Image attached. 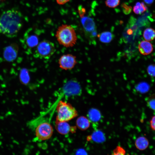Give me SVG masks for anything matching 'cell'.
Returning <instances> with one entry per match:
<instances>
[{
	"label": "cell",
	"mask_w": 155,
	"mask_h": 155,
	"mask_svg": "<svg viewBox=\"0 0 155 155\" xmlns=\"http://www.w3.org/2000/svg\"><path fill=\"white\" fill-rule=\"evenodd\" d=\"M88 138L89 140H92L97 143H102L106 140V137L104 133L101 130L97 129L94 131L92 135Z\"/></svg>",
	"instance_id": "4fadbf2b"
},
{
	"label": "cell",
	"mask_w": 155,
	"mask_h": 155,
	"mask_svg": "<svg viewBox=\"0 0 155 155\" xmlns=\"http://www.w3.org/2000/svg\"><path fill=\"white\" fill-rule=\"evenodd\" d=\"M143 36L146 41L153 40L155 38V30L152 28H147L144 30Z\"/></svg>",
	"instance_id": "ac0fdd59"
},
{
	"label": "cell",
	"mask_w": 155,
	"mask_h": 155,
	"mask_svg": "<svg viewBox=\"0 0 155 155\" xmlns=\"http://www.w3.org/2000/svg\"><path fill=\"white\" fill-rule=\"evenodd\" d=\"M121 7L123 13L126 15L129 14L132 11V8L131 7L127 5L125 3H123L122 4Z\"/></svg>",
	"instance_id": "d4e9b609"
},
{
	"label": "cell",
	"mask_w": 155,
	"mask_h": 155,
	"mask_svg": "<svg viewBox=\"0 0 155 155\" xmlns=\"http://www.w3.org/2000/svg\"><path fill=\"white\" fill-rule=\"evenodd\" d=\"M21 13L13 9L3 12L0 16V33L6 36H16L22 25Z\"/></svg>",
	"instance_id": "6da1fadb"
},
{
	"label": "cell",
	"mask_w": 155,
	"mask_h": 155,
	"mask_svg": "<svg viewBox=\"0 0 155 155\" xmlns=\"http://www.w3.org/2000/svg\"><path fill=\"white\" fill-rule=\"evenodd\" d=\"M135 88L136 90L140 93H144L149 90L150 86L148 83L145 82H142L138 84Z\"/></svg>",
	"instance_id": "ffe728a7"
},
{
	"label": "cell",
	"mask_w": 155,
	"mask_h": 155,
	"mask_svg": "<svg viewBox=\"0 0 155 155\" xmlns=\"http://www.w3.org/2000/svg\"><path fill=\"white\" fill-rule=\"evenodd\" d=\"M147 9L146 6L143 2H137L133 8V12L137 14H141L146 11Z\"/></svg>",
	"instance_id": "d6986e66"
},
{
	"label": "cell",
	"mask_w": 155,
	"mask_h": 155,
	"mask_svg": "<svg viewBox=\"0 0 155 155\" xmlns=\"http://www.w3.org/2000/svg\"><path fill=\"white\" fill-rule=\"evenodd\" d=\"M34 130L36 138L40 140L50 139L53 133V129L51 125L46 121L39 124Z\"/></svg>",
	"instance_id": "8992f818"
},
{
	"label": "cell",
	"mask_w": 155,
	"mask_h": 155,
	"mask_svg": "<svg viewBox=\"0 0 155 155\" xmlns=\"http://www.w3.org/2000/svg\"><path fill=\"white\" fill-rule=\"evenodd\" d=\"M113 153V155H123L125 154L126 151L122 147L120 146H117L114 150Z\"/></svg>",
	"instance_id": "cb8c5ba5"
},
{
	"label": "cell",
	"mask_w": 155,
	"mask_h": 155,
	"mask_svg": "<svg viewBox=\"0 0 155 155\" xmlns=\"http://www.w3.org/2000/svg\"><path fill=\"white\" fill-rule=\"evenodd\" d=\"M55 37L59 43L66 48L73 47L77 40L74 29L71 26L67 24H62L58 27Z\"/></svg>",
	"instance_id": "7a4b0ae2"
},
{
	"label": "cell",
	"mask_w": 155,
	"mask_h": 155,
	"mask_svg": "<svg viewBox=\"0 0 155 155\" xmlns=\"http://www.w3.org/2000/svg\"><path fill=\"white\" fill-rule=\"evenodd\" d=\"M77 127L81 130L84 131L87 129L90 125V122L88 119L84 116L78 117L76 121Z\"/></svg>",
	"instance_id": "5bb4252c"
},
{
	"label": "cell",
	"mask_w": 155,
	"mask_h": 155,
	"mask_svg": "<svg viewBox=\"0 0 155 155\" xmlns=\"http://www.w3.org/2000/svg\"><path fill=\"white\" fill-rule=\"evenodd\" d=\"M120 0H106L105 3L106 5L111 8H115L119 4Z\"/></svg>",
	"instance_id": "603a6c76"
},
{
	"label": "cell",
	"mask_w": 155,
	"mask_h": 155,
	"mask_svg": "<svg viewBox=\"0 0 155 155\" xmlns=\"http://www.w3.org/2000/svg\"><path fill=\"white\" fill-rule=\"evenodd\" d=\"M78 12L80 17L82 18L84 16L86 12V10L82 5H80L78 8Z\"/></svg>",
	"instance_id": "4316f807"
},
{
	"label": "cell",
	"mask_w": 155,
	"mask_h": 155,
	"mask_svg": "<svg viewBox=\"0 0 155 155\" xmlns=\"http://www.w3.org/2000/svg\"><path fill=\"white\" fill-rule=\"evenodd\" d=\"M57 121L67 122L76 117L78 113L75 108L69 103L61 100L57 107Z\"/></svg>",
	"instance_id": "3957f363"
},
{
	"label": "cell",
	"mask_w": 155,
	"mask_h": 155,
	"mask_svg": "<svg viewBox=\"0 0 155 155\" xmlns=\"http://www.w3.org/2000/svg\"><path fill=\"white\" fill-rule=\"evenodd\" d=\"M20 80L24 84H27L29 81V76L27 70L24 69L22 70L20 74Z\"/></svg>",
	"instance_id": "44dd1931"
},
{
	"label": "cell",
	"mask_w": 155,
	"mask_h": 155,
	"mask_svg": "<svg viewBox=\"0 0 155 155\" xmlns=\"http://www.w3.org/2000/svg\"><path fill=\"white\" fill-rule=\"evenodd\" d=\"M55 127L58 132L62 135L68 133L71 130V127L67 121H56Z\"/></svg>",
	"instance_id": "7c38bea8"
},
{
	"label": "cell",
	"mask_w": 155,
	"mask_h": 155,
	"mask_svg": "<svg viewBox=\"0 0 155 155\" xmlns=\"http://www.w3.org/2000/svg\"><path fill=\"white\" fill-rule=\"evenodd\" d=\"M18 46L13 43L6 47L4 50L3 56L5 59L9 62L15 60L18 54Z\"/></svg>",
	"instance_id": "ba28073f"
},
{
	"label": "cell",
	"mask_w": 155,
	"mask_h": 155,
	"mask_svg": "<svg viewBox=\"0 0 155 155\" xmlns=\"http://www.w3.org/2000/svg\"><path fill=\"white\" fill-rule=\"evenodd\" d=\"M63 95L67 96L80 95L82 89L79 83L75 80H69L65 83L61 88Z\"/></svg>",
	"instance_id": "5b68a950"
},
{
	"label": "cell",
	"mask_w": 155,
	"mask_h": 155,
	"mask_svg": "<svg viewBox=\"0 0 155 155\" xmlns=\"http://www.w3.org/2000/svg\"><path fill=\"white\" fill-rule=\"evenodd\" d=\"M88 116L90 121L93 122H97L101 119V114L98 110L92 108L88 111Z\"/></svg>",
	"instance_id": "9a60e30c"
},
{
	"label": "cell",
	"mask_w": 155,
	"mask_h": 155,
	"mask_svg": "<svg viewBox=\"0 0 155 155\" xmlns=\"http://www.w3.org/2000/svg\"><path fill=\"white\" fill-rule=\"evenodd\" d=\"M145 3L148 5H150L152 4L154 0H143Z\"/></svg>",
	"instance_id": "f546056e"
},
{
	"label": "cell",
	"mask_w": 155,
	"mask_h": 155,
	"mask_svg": "<svg viewBox=\"0 0 155 155\" xmlns=\"http://www.w3.org/2000/svg\"><path fill=\"white\" fill-rule=\"evenodd\" d=\"M29 32L27 31L25 35L26 43L30 48L36 47L39 43L38 36L35 34L30 33Z\"/></svg>",
	"instance_id": "30bf717a"
},
{
	"label": "cell",
	"mask_w": 155,
	"mask_h": 155,
	"mask_svg": "<svg viewBox=\"0 0 155 155\" xmlns=\"http://www.w3.org/2000/svg\"><path fill=\"white\" fill-rule=\"evenodd\" d=\"M150 126L152 129L155 131V115L153 116L150 121Z\"/></svg>",
	"instance_id": "83f0119b"
},
{
	"label": "cell",
	"mask_w": 155,
	"mask_h": 155,
	"mask_svg": "<svg viewBox=\"0 0 155 155\" xmlns=\"http://www.w3.org/2000/svg\"><path fill=\"white\" fill-rule=\"evenodd\" d=\"M149 144V142L148 139L144 136L138 137L135 142V145L136 148L140 150H143L146 149Z\"/></svg>",
	"instance_id": "2e32d148"
},
{
	"label": "cell",
	"mask_w": 155,
	"mask_h": 155,
	"mask_svg": "<svg viewBox=\"0 0 155 155\" xmlns=\"http://www.w3.org/2000/svg\"><path fill=\"white\" fill-rule=\"evenodd\" d=\"M126 33L128 35H131L133 33V31L131 29H127Z\"/></svg>",
	"instance_id": "1f68e13d"
},
{
	"label": "cell",
	"mask_w": 155,
	"mask_h": 155,
	"mask_svg": "<svg viewBox=\"0 0 155 155\" xmlns=\"http://www.w3.org/2000/svg\"><path fill=\"white\" fill-rule=\"evenodd\" d=\"M147 71L149 75L152 77H155V64L150 65L147 68Z\"/></svg>",
	"instance_id": "484cf974"
},
{
	"label": "cell",
	"mask_w": 155,
	"mask_h": 155,
	"mask_svg": "<svg viewBox=\"0 0 155 155\" xmlns=\"http://www.w3.org/2000/svg\"><path fill=\"white\" fill-rule=\"evenodd\" d=\"M138 48L140 53L144 55H147L151 53L153 50L152 44L149 41L143 40L139 43Z\"/></svg>",
	"instance_id": "8fae6325"
},
{
	"label": "cell",
	"mask_w": 155,
	"mask_h": 155,
	"mask_svg": "<svg viewBox=\"0 0 155 155\" xmlns=\"http://www.w3.org/2000/svg\"><path fill=\"white\" fill-rule=\"evenodd\" d=\"M57 3L60 5L65 4L69 1L70 0H55Z\"/></svg>",
	"instance_id": "f1b7e54d"
},
{
	"label": "cell",
	"mask_w": 155,
	"mask_h": 155,
	"mask_svg": "<svg viewBox=\"0 0 155 155\" xmlns=\"http://www.w3.org/2000/svg\"><path fill=\"white\" fill-rule=\"evenodd\" d=\"M58 63L59 68L62 70L72 69L77 63L76 57L71 54H64L59 58Z\"/></svg>",
	"instance_id": "52a82bcc"
},
{
	"label": "cell",
	"mask_w": 155,
	"mask_h": 155,
	"mask_svg": "<svg viewBox=\"0 0 155 155\" xmlns=\"http://www.w3.org/2000/svg\"><path fill=\"white\" fill-rule=\"evenodd\" d=\"M79 154H87L86 152L84 150H80L79 151V152H78Z\"/></svg>",
	"instance_id": "4dcf8cb0"
},
{
	"label": "cell",
	"mask_w": 155,
	"mask_h": 155,
	"mask_svg": "<svg viewBox=\"0 0 155 155\" xmlns=\"http://www.w3.org/2000/svg\"><path fill=\"white\" fill-rule=\"evenodd\" d=\"M81 21L86 31L91 33L96 30L95 22L92 18L84 16L81 18Z\"/></svg>",
	"instance_id": "9c48e42d"
},
{
	"label": "cell",
	"mask_w": 155,
	"mask_h": 155,
	"mask_svg": "<svg viewBox=\"0 0 155 155\" xmlns=\"http://www.w3.org/2000/svg\"><path fill=\"white\" fill-rule=\"evenodd\" d=\"M146 102L148 106L150 109L155 111V94L147 97Z\"/></svg>",
	"instance_id": "7402d4cb"
},
{
	"label": "cell",
	"mask_w": 155,
	"mask_h": 155,
	"mask_svg": "<svg viewBox=\"0 0 155 155\" xmlns=\"http://www.w3.org/2000/svg\"><path fill=\"white\" fill-rule=\"evenodd\" d=\"M56 51L54 44L48 40H44L39 42L36 47L34 56L42 59H48L55 53Z\"/></svg>",
	"instance_id": "277c9868"
},
{
	"label": "cell",
	"mask_w": 155,
	"mask_h": 155,
	"mask_svg": "<svg viewBox=\"0 0 155 155\" xmlns=\"http://www.w3.org/2000/svg\"><path fill=\"white\" fill-rule=\"evenodd\" d=\"M100 40L102 42L108 43L110 42L114 38V35L111 32L105 31L98 35Z\"/></svg>",
	"instance_id": "e0dca14e"
}]
</instances>
